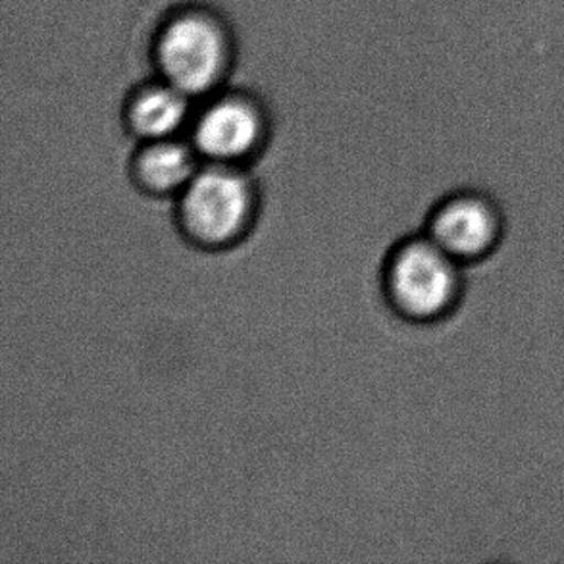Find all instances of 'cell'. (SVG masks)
Here are the masks:
<instances>
[{
  "instance_id": "4",
  "label": "cell",
  "mask_w": 564,
  "mask_h": 564,
  "mask_svg": "<svg viewBox=\"0 0 564 564\" xmlns=\"http://www.w3.org/2000/svg\"><path fill=\"white\" fill-rule=\"evenodd\" d=\"M185 226L206 243L237 236L251 210V187L243 174L221 162L191 177L185 189Z\"/></svg>"
},
{
  "instance_id": "7",
  "label": "cell",
  "mask_w": 564,
  "mask_h": 564,
  "mask_svg": "<svg viewBox=\"0 0 564 564\" xmlns=\"http://www.w3.org/2000/svg\"><path fill=\"white\" fill-rule=\"evenodd\" d=\"M138 174L149 189H177L195 176V154L172 138L149 141L139 153Z\"/></svg>"
},
{
  "instance_id": "1",
  "label": "cell",
  "mask_w": 564,
  "mask_h": 564,
  "mask_svg": "<svg viewBox=\"0 0 564 564\" xmlns=\"http://www.w3.org/2000/svg\"><path fill=\"white\" fill-rule=\"evenodd\" d=\"M154 64L161 79L203 97L224 84L234 64V37L228 23L208 8L177 10L154 39Z\"/></svg>"
},
{
  "instance_id": "2",
  "label": "cell",
  "mask_w": 564,
  "mask_h": 564,
  "mask_svg": "<svg viewBox=\"0 0 564 564\" xmlns=\"http://www.w3.org/2000/svg\"><path fill=\"white\" fill-rule=\"evenodd\" d=\"M465 267L427 236L412 237L389 262L388 290L403 316L435 326L457 311L465 293Z\"/></svg>"
},
{
  "instance_id": "6",
  "label": "cell",
  "mask_w": 564,
  "mask_h": 564,
  "mask_svg": "<svg viewBox=\"0 0 564 564\" xmlns=\"http://www.w3.org/2000/svg\"><path fill=\"white\" fill-rule=\"evenodd\" d=\"M189 100L164 79L143 85L128 102V123L133 133L147 141L172 138L189 116Z\"/></svg>"
},
{
  "instance_id": "5",
  "label": "cell",
  "mask_w": 564,
  "mask_h": 564,
  "mask_svg": "<svg viewBox=\"0 0 564 564\" xmlns=\"http://www.w3.org/2000/svg\"><path fill=\"white\" fill-rule=\"evenodd\" d=\"M267 131V116L257 100L228 93L208 102L195 120L193 143L214 162L239 161L259 147Z\"/></svg>"
},
{
  "instance_id": "3",
  "label": "cell",
  "mask_w": 564,
  "mask_h": 564,
  "mask_svg": "<svg viewBox=\"0 0 564 564\" xmlns=\"http://www.w3.org/2000/svg\"><path fill=\"white\" fill-rule=\"evenodd\" d=\"M503 234L501 206L478 189L451 193L434 206L426 220V236L465 268L491 259Z\"/></svg>"
}]
</instances>
